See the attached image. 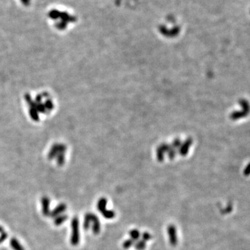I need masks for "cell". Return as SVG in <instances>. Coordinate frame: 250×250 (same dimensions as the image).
<instances>
[{
    "label": "cell",
    "instance_id": "2",
    "mask_svg": "<svg viewBox=\"0 0 250 250\" xmlns=\"http://www.w3.org/2000/svg\"><path fill=\"white\" fill-rule=\"evenodd\" d=\"M72 232L71 242L72 243L75 245L79 242V224H78L77 220L74 219L72 222Z\"/></svg>",
    "mask_w": 250,
    "mask_h": 250
},
{
    "label": "cell",
    "instance_id": "5",
    "mask_svg": "<svg viewBox=\"0 0 250 250\" xmlns=\"http://www.w3.org/2000/svg\"><path fill=\"white\" fill-rule=\"evenodd\" d=\"M10 245L13 250H25L23 246L16 238H12L10 241Z\"/></svg>",
    "mask_w": 250,
    "mask_h": 250
},
{
    "label": "cell",
    "instance_id": "4",
    "mask_svg": "<svg viewBox=\"0 0 250 250\" xmlns=\"http://www.w3.org/2000/svg\"><path fill=\"white\" fill-rule=\"evenodd\" d=\"M42 208L44 215H48L50 213L49 211V199L47 197H43L42 199Z\"/></svg>",
    "mask_w": 250,
    "mask_h": 250
},
{
    "label": "cell",
    "instance_id": "1",
    "mask_svg": "<svg viewBox=\"0 0 250 250\" xmlns=\"http://www.w3.org/2000/svg\"><path fill=\"white\" fill-rule=\"evenodd\" d=\"M239 104L241 106L242 110L241 111H237L235 112H233L231 114V119L233 120H237L241 118H244L250 113V104L248 102L247 100L245 99H241L239 100Z\"/></svg>",
    "mask_w": 250,
    "mask_h": 250
},
{
    "label": "cell",
    "instance_id": "11",
    "mask_svg": "<svg viewBox=\"0 0 250 250\" xmlns=\"http://www.w3.org/2000/svg\"><path fill=\"white\" fill-rule=\"evenodd\" d=\"M244 175L245 176H249L250 175V163L248 164L245 169L244 170Z\"/></svg>",
    "mask_w": 250,
    "mask_h": 250
},
{
    "label": "cell",
    "instance_id": "9",
    "mask_svg": "<svg viewBox=\"0 0 250 250\" xmlns=\"http://www.w3.org/2000/svg\"><path fill=\"white\" fill-rule=\"evenodd\" d=\"M7 238V233L4 231L3 227H0V243H2L4 240Z\"/></svg>",
    "mask_w": 250,
    "mask_h": 250
},
{
    "label": "cell",
    "instance_id": "10",
    "mask_svg": "<svg viewBox=\"0 0 250 250\" xmlns=\"http://www.w3.org/2000/svg\"><path fill=\"white\" fill-rule=\"evenodd\" d=\"M65 219H66L65 216L61 215V216H59V217H57V219H55V220H54L55 225H60L61 224L63 223V222L65 220Z\"/></svg>",
    "mask_w": 250,
    "mask_h": 250
},
{
    "label": "cell",
    "instance_id": "8",
    "mask_svg": "<svg viewBox=\"0 0 250 250\" xmlns=\"http://www.w3.org/2000/svg\"><path fill=\"white\" fill-rule=\"evenodd\" d=\"M67 24L64 22L59 21V22H58L55 24V26L58 29L64 30L66 28V27H67Z\"/></svg>",
    "mask_w": 250,
    "mask_h": 250
},
{
    "label": "cell",
    "instance_id": "12",
    "mask_svg": "<svg viewBox=\"0 0 250 250\" xmlns=\"http://www.w3.org/2000/svg\"><path fill=\"white\" fill-rule=\"evenodd\" d=\"M21 3L25 7H29L31 4V0H20Z\"/></svg>",
    "mask_w": 250,
    "mask_h": 250
},
{
    "label": "cell",
    "instance_id": "7",
    "mask_svg": "<svg viewBox=\"0 0 250 250\" xmlns=\"http://www.w3.org/2000/svg\"><path fill=\"white\" fill-rule=\"evenodd\" d=\"M65 209V206L64 204H60L58 206V207L56 208V209L54 210V211L51 213V215L52 216H57L63 213L64 210Z\"/></svg>",
    "mask_w": 250,
    "mask_h": 250
},
{
    "label": "cell",
    "instance_id": "6",
    "mask_svg": "<svg viewBox=\"0 0 250 250\" xmlns=\"http://www.w3.org/2000/svg\"><path fill=\"white\" fill-rule=\"evenodd\" d=\"M60 13H61V11H59V10L51 9V11H49V13H48V17H49L50 19L54 20H58L59 19Z\"/></svg>",
    "mask_w": 250,
    "mask_h": 250
},
{
    "label": "cell",
    "instance_id": "3",
    "mask_svg": "<svg viewBox=\"0 0 250 250\" xmlns=\"http://www.w3.org/2000/svg\"><path fill=\"white\" fill-rule=\"evenodd\" d=\"M59 19L61 20V21L64 22L67 24L68 22H74V20H75V17H74L73 16H71L69 13H67V12L65 11H61Z\"/></svg>",
    "mask_w": 250,
    "mask_h": 250
}]
</instances>
